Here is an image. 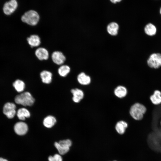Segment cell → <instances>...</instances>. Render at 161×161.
I'll return each mask as SVG.
<instances>
[{
    "label": "cell",
    "instance_id": "obj_1",
    "mask_svg": "<svg viewBox=\"0 0 161 161\" xmlns=\"http://www.w3.org/2000/svg\"><path fill=\"white\" fill-rule=\"evenodd\" d=\"M147 111V108L143 104L136 103L130 107L129 113L134 120H140L142 119Z\"/></svg>",
    "mask_w": 161,
    "mask_h": 161
},
{
    "label": "cell",
    "instance_id": "obj_2",
    "mask_svg": "<svg viewBox=\"0 0 161 161\" xmlns=\"http://www.w3.org/2000/svg\"><path fill=\"white\" fill-rule=\"evenodd\" d=\"M15 101L18 104L30 106L33 104L35 99L30 92H26L16 96Z\"/></svg>",
    "mask_w": 161,
    "mask_h": 161
},
{
    "label": "cell",
    "instance_id": "obj_3",
    "mask_svg": "<svg viewBox=\"0 0 161 161\" xmlns=\"http://www.w3.org/2000/svg\"><path fill=\"white\" fill-rule=\"evenodd\" d=\"M39 18L38 14L34 10L27 11L21 17L22 21L31 26L36 25L38 23Z\"/></svg>",
    "mask_w": 161,
    "mask_h": 161
},
{
    "label": "cell",
    "instance_id": "obj_4",
    "mask_svg": "<svg viewBox=\"0 0 161 161\" xmlns=\"http://www.w3.org/2000/svg\"><path fill=\"white\" fill-rule=\"evenodd\" d=\"M148 66L150 68L158 69L161 67V54L153 53L149 56L147 61Z\"/></svg>",
    "mask_w": 161,
    "mask_h": 161
},
{
    "label": "cell",
    "instance_id": "obj_5",
    "mask_svg": "<svg viewBox=\"0 0 161 161\" xmlns=\"http://www.w3.org/2000/svg\"><path fill=\"white\" fill-rule=\"evenodd\" d=\"M72 144V141L69 139L61 140L58 143L55 142L54 143L55 146L61 155L64 154L68 152Z\"/></svg>",
    "mask_w": 161,
    "mask_h": 161
},
{
    "label": "cell",
    "instance_id": "obj_6",
    "mask_svg": "<svg viewBox=\"0 0 161 161\" xmlns=\"http://www.w3.org/2000/svg\"><path fill=\"white\" fill-rule=\"evenodd\" d=\"M16 106L14 103L8 102L4 105L3 112L7 118L11 119L13 118L16 114Z\"/></svg>",
    "mask_w": 161,
    "mask_h": 161
},
{
    "label": "cell",
    "instance_id": "obj_7",
    "mask_svg": "<svg viewBox=\"0 0 161 161\" xmlns=\"http://www.w3.org/2000/svg\"><path fill=\"white\" fill-rule=\"evenodd\" d=\"M18 7V3L16 0H10L4 4L3 11L4 13L9 15L13 13Z\"/></svg>",
    "mask_w": 161,
    "mask_h": 161
},
{
    "label": "cell",
    "instance_id": "obj_8",
    "mask_svg": "<svg viewBox=\"0 0 161 161\" xmlns=\"http://www.w3.org/2000/svg\"><path fill=\"white\" fill-rule=\"evenodd\" d=\"M28 130L27 124L23 122H17L14 126V130L18 135H23L25 134Z\"/></svg>",
    "mask_w": 161,
    "mask_h": 161
},
{
    "label": "cell",
    "instance_id": "obj_9",
    "mask_svg": "<svg viewBox=\"0 0 161 161\" xmlns=\"http://www.w3.org/2000/svg\"><path fill=\"white\" fill-rule=\"evenodd\" d=\"M51 58L54 63L58 65L63 64L66 60V57L63 53L59 51L54 52L52 54Z\"/></svg>",
    "mask_w": 161,
    "mask_h": 161
},
{
    "label": "cell",
    "instance_id": "obj_10",
    "mask_svg": "<svg viewBox=\"0 0 161 161\" xmlns=\"http://www.w3.org/2000/svg\"><path fill=\"white\" fill-rule=\"evenodd\" d=\"M35 54L37 58L40 60H47L49 58L48 51L43 47H39L35 52Z\"/></svg>",
    "mask_w": 161,
    "mask_h": 161
},
{
    "label": "cell",
    "instance_id": "obj_11",
    "mask_svg": "<svg viewBox=\"0 0 161 161\" xmlns=\"http://www.w3.org/2000/svg\"><path fill=\"white\" fill-rule=\"evenodd\" d=\"M152 104L157 105L161 104V92L158 90H154L149 97Z\"/></svg>",
    "mask_w": 161,
    "mask_h": 161
},
{
    "label": "cell",
    "instance_id": "obj_12",
    "mask_svg": "<svg viewBox=\"0 0 161 161\" xmlns=\"http://www.w3.org/2000/svg\"><path fill=\"white\" fill-rule=\"evenodd\" d=\"M144 31L146 35L152 36L156 34L157 29L154 25L151 23H149L145 26L144 28Z\"/></svg>",
    "mask_w": 161,
    "mask_h": 161
},
{
    "label": "cell",
    "instance_id": "obj_13",
    "mask_svg": "<svg viewBox=\"0 0 161 161\" xmlns=\"http://www.w3.org/2000/svg\"><path fill=\"white\" fill-rule=\"evenodd\" d=\"M71 92L73 95L72 100L75 103L79 102L83 98L84 94L83 91L78 89H72Z\"/></svg>",
    "mask_w": 161,
    "mask_h": 161
},
{
    "label": "cell",
    "instance_id": "obj_14",
    "mask_svg": "<svg viewBox=\"0 0 161 161\" xmlns=\"http://www.w3.org/2000/svg\"><path fill=\"white\" fill-rule=\"evenodd\" d=\"M28 43L32 47H37L41 44V39L37 35H31L27 38Z\"/></svg>",
    "mask_w": 161,
    "mask_h": 161
},
{
    "label": "cell",
    "instance_id": "obj_15",
    "mask_svg": "<svg viewBox=\"0 0 161 161\" xmlns=\"http://www.w3.org/2000/svg\"><path fill=\"white\" fill-rule=\"evenodd\" d=\"M40 75L42 82L46 84L50 83L52 80V73L49 71L44 70L42 71Z\"/></svg>",
    "mask_w": 161,
    "mask_h": 161
},
{
    "label": "cell",
    "instance_id": "obj_16",
    "mask_svg": "<svg viewBox=\"0 0 161 161\" xmlns=\"http://www.w3.org/2000/svg\"><path fill=\"white\" fill-rule=\"evenodd\" d=\"M78 82L83 85H87L90 83L91 78L89 76L86 75L84 72L79 74L77 77Z\"/></svg>",
    "mask_w": 161,
    "mask_h": 161
},
{
    "label": "cell",
    "instance_id": "obj_17",
    "mask_svg": "<svg viewBox=\"0 0 161 161\" xmlns=\"http://www.w3.org/2000/svg\"><path fill=\"white\" fill-rule=\"evenodd\" d=\"M17 116L18 119L21 120H24L26 118L30 117V113L29 111L25 108L19 109L17 111Z\"/></svg>",
    "mask_w": 161,
    "mask_h": 161
},
{
    "label": "cell",
    "instance_id": "obj_18",
    "mask_svg": "<svg viewBox=\"0 0 161 161\" xmlns=\"http://www.w3.org/2000/svg\"><path fill=\"white\" fill-rule=\"evenodd\" d=\"M128 126V124L126 122L123 121H120L116 123L115 128L119 134H122L125 132Z\"/></svg>",
    "mask_w": 161,
    "mask_h": 161
},
{
    "label": "cell",
    "instance_id": "obj_19",
    "mask_svg": "<svg viewBox=\"0 0 161 161\" xmlns=\"http://www.w3.org/2000/svg\"><path fill=\"white\" fill-rule=\"evenodd\" d=\"M119 25L117 23L112 22L109 24L107 26L108 32L112 35H115L117 34Z\"/></svg>",
    "mask_w": 161,
    "mask_h": 161
},
{
    "label": "cell",
    "instance_id": "obj_20",
    "mask_svg": "<svg viewBox=\"0 0 161 161\" xmlns=\"http://www.w3.org/2000/svg\"><path fill=\"white\" fill-rule=\"evenodd\" d=\"M56 120L55 118L51 115L46 117L43 121L44 125L47 128H50L55 124Z\"/></svg>",
    "mask_w": 161,
    "mask_h": 161
},
{
    "label": "cell",
    "instance_id": "obj_21",
    "mask_svg": "<svg viewBox=\"0 0 161 161\" xmlns=\"http://www.w3.org/2000/svg\"><path fill=\"white\" fill-rule=\"evenodd\" d=\"M127 93V91L125 87L121 86L117 87L114 90L115 95L120 98L125 97Z\"/></svg>",
    "mask_w": 161,
    "mask_h": 161
},
{
    "label": "cell",
    "instance_id": "obj_22",
    "mask_svg": "<svg viewBox=\"0 0 161 161\" xmlns=\"http://www.w3.org/2000/svg\"><path fill=\"white\" fill-rule=\"evenodd\" d=\"M13 86L16 91L19 92H23L25 87L24 82L20 80H16L13 83Z\"/></svg>",
    "mask_w": 161,
    "mask_h": 161
},
{
    "label": "cell",
    "instance_id": "obj_23",
    "mask_svg": "<svg viewBox=\"0 0 161 161\" xmlns=\"http://www.w3.org/2000/svg\"><path fill=\"white\" fill-rule=\"evenodd\" d=\"M70 70V67L67 65H62L58 69V73L61 76L64 77L69 72Z\"/></svg>",
    "mask_w": 161,
    "mask_h": 161
},
{
    "label": "cell",
    "instance_id": "obj_24",
    "mask_svg": "<svg viewBox=\"0 0 161 161\" xmlns=\"http://www.w3.org/2000/svg\"><path fill=\"white\" fill-rule=\"evenodd\" d=\"M48 159L49 161H62V157L58 154H55L53 156H49Z\"/></svg>",
    "mask_w": 161,
    "mask_h": 161
},
{
    "label": "cell",
    "instance_id": "obj_25",
    "mask_svg": "<svg viewBox=\"0 0 161 161\" xmlns=\"http://www.w3.org/2000/svg\"><path fill=\"white\" fill-rule=\"evenodd\" d=\"M110 1L113 3H116L117 2H120L122 0H110Z\"/></svg>",
    "mask_w": 161,
    "mask_h": 161
},
{
    "label": "cell",
    "instance_id": "obj_26",
    "mask_svg": "<svg viewBox=\"0 0 161 161\" xmlns=\"http://www.w3.org/2000/svg\"><path fill=\"white\" fill-rule=\"evenodd\" d=\"M0 161H8L7 160L2 157H0Z\"/></svg>",
    "mask_w": 161,
    "mask_h": 161
},
{
    "label": "cell",
    "instance_id": "obj_27",
    "mask_svg": "<svg viewBox=\"0 0 161 161\" xmlns=\"http://www.w3.org/2000/svg\"><path fill=\"white\" fill-rule=\"evenodd\" d=\"M160 13L161 15V7L160 8Z\"/></svg>",
    "mask_w": 161,
    "mask_h": 161
},
{
    "label": "cell",
    "instance_id": "obj_28",
    "mask_svg": "<svg viewBox=\"0 0 161 161\" xmlns=\"http://www.w3.org/2000/svg\"><path fill=\"white\" fill-rule=\"evenodd\" d=\"M160 125H161V121H160Z\"/></svg>",
    "mask_w": 161,
    "mask_h": 161
},
{
    "label": "cell",
    "instance_id": "obj_29",
    "mask_svg": "<svg viewBox=\"0 0 161 161\" xmlns=\"http://www.w3.org/2000/svg\"><path fill=\"white\" fill-rule=\"evenodd\" d=\"M116 161V160H114V161Z\"/></svg>",
    "mask_w": 161,
    "mask_h": 161
}]
</instances>
